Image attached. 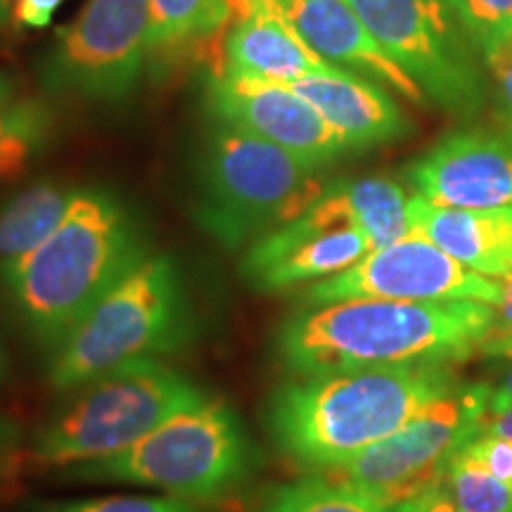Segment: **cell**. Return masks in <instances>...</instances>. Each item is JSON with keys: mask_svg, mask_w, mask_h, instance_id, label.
Masks as SVG:
<instances>
[{"mask_svg": "<svg viewBox=\"0 0 512 512\" xmlns=\"http://www.w3.org/2000/svg\"><path fill=\"white\" fill-rule=\"evenodd\" d=\"M494 325V306L401 299H344L302 306L275 332V356L287 373L325 375L339 370L418 366L482 356Z\"/></svg>", "mask_w": 512, "mask_h": 512, "instance_id": "6da1fadb", "label": "cell"}, {"mask_svg": "<svg viewBox=\"0 0 512 512\" xmlns=\"http://www.w3.org/2000/svg\"><path fill=\"white\" fill-rule=\"evenodd\" d=\"M150 254L143 221L119 195L79 188L60 228L24 259L0 268V283L29 335L55 351Z\"/></svg>", "mask_w": 512, "mask_h": 512, "instance_id": "7a4b0ae2", "label": "cell"}, {"mask_svg": "<svg viewBox=\"0 0 512 512\" xmlns=\"http://www.w3.org/2000/svg\"><path fill=\"white\" fill-rule=\"evenodd\" d=\"M458 382L448 363L306 375L275 389L266 430L294 463L330 470L401 430Z\"/></svg>", "mask_w": 512, "mask_h": 512, "instance_id": "3957f363", "label": "cell"}, {"mask_svg": "<svg viewBox=\"0 0 512 512\" xmlns=\"http://www.w3.org/2000/svg\"><path fill=\"white\" fill-rule=\"evenodd\" d=\"M195 330L181 266L152 252L50 351L48 382L55 392H72L124 363L178 354Z\"/></svg>", "mask_w": 512, "mask_h": 512, "instance_id": "277c9868", "label": "cell"}, {"mask_svg": "<svg viewBox=\"0 0 512 512\" xmlns=\"http://www.w3.org/2000/svg\"><path fill=\"white\" fill-rule=\"evenodd\" d=\"M325 188L316 166L214 119L197 162L192 216L211 240L238 252L304 214Z\"/></svg>", "mask_w": 512, "mask_h": 512, "instance_id": "5b68a950", "label": "cell"}, {"mask_svg": "<svg viewBox=\"0 0 512 512\" xmlns=\"http://www.w3.org/2000/svg\"><path fill=\"white\" fill-rule=\"evenodd\" d=\"M256 463L259 453L235 408L207 394L126 451L69 465L60 475L72 482L150 486L185 501L209 503L240 489Z\"/></svg>", "mask_w": 512, "mask_h": 512, "instance_id": "8992f818", "label": "cell"}, {"mask_svg": "<svg viewBox=\"0 0 512 512\" xmlns=\"http://www.w3.org/2000/svg\"><path fill=\"white\" fill-rule=\"evenodd\" d=\"M69 401L36 432L34 470H64L126 451L176 411L207 396L162 358H140L107 370L69 392Z\"/></svg>", "mask_w": 512, "mask_h": 512, "instance_id": "52a82bcc", "label": "cell"}, {"mask_svg": "<svg viewBox=\"0 0 512 512\" xmlns=\"http://www.w3.org/2000/svg\"><path fill=\"white\" fill-rule=\"evenodd\" d=\"M489 384L458 382L427 403L401 430L368 446L349 463L318 475L361 491L389 508L411 501L446 479L448 465L482 430L489 413Z\"/></svg>", "mask_w": 512, "mask_h": 512, "instance_id": "ba28073f", "label": "cell"}, {"mask_svg": "<svg viewBox=\"0 0 512 512\" xmlns=\"http://www.w3.org/2000/svg\"><path fill=\"white\" fill-rule=\"evenodd\" d=\"M150 0H88L43 62L48 95L119 105L138 88L147 62Z\"/></svg>", "mask_w": 512, "mask_h": 512, "instance_id": "9c48e42d", "label": "cell"}, {"mask_svg": "<svg viewBox=\"0 0 512 512\" xmlns=\"http://www.w3.org/2000/svg\"><path fill=\"white\" fill-rule=\"evenodd\" d=\"M384 53L446 110L479 105L482 88L448 0H347Z\"/></svg>", "mask_w": 512, "mask_h": 512, "instance_id": "30bf717a", "label": "cell"}, {"mask_svg": "<svg viewBox=\"0 0 512 512\" xmlns=\"http://www.w3.org/2000/svg\"><path fill=\"white\" fill-rule=\"evenodd\" d=\"M401 299V302H458L472 299L498 306L501 280L472 271L418 233L377 247L347 271L318 280L302 292V306L344 299Z\"/></svg>", "mask_w": 512, "mask_h": 512, "instance_id": "8fae6325", "label": "cell"}, {"mask_svg": "<svg viewBox=\"0 0 512 512\" xmlns=\"http://www.w3.org/2000/svg\"><path fill=\"white\" fill-rule=\"evenodd\" d=\"M204 81L211 119L226 121L249 136L283 147L316 169L349 150L323 114L287 83L228 74H207Z\"/></svg>", "mask_w": 512, "mask_h": 512, "instance_id": "7c38bea8", "label": "cell"}, {"mask_svg": "<svg viewBox=\"0 0 512 512\" xmlns=\"http://www.w3.org/2000/svg\"><path fill=\"white\" fill-rule=\"evenodd\" d=\"M420 197L437 207L512 209V140L456 133L408 169Z\"/></svg>", "mask_w": 512, "mask_h": 512, "instance_id": "4fadbf2b", "label": "cell"}, {"mask_svg": "<svg viewBox=\"0 0 512 512\" xmlns=\"http://www.w3.org/2000/svg\"><path fill=\"white\" fill-rule=\"evenodd\" d=\"M373 245L358 228H309L297 219L247 247L240 275L254 290H292L325 280L361 261Z\"/></svg>", "mask_w": 512, "mask_h": 512, "instance_id": "5bb4252c", "label": "cell"}, {"mask_svg": "<svg viewBox=\"0 0 512 512\" xmlns=\"http://www.w3.org/2000/svg\"><path fill=\"white\" fill-rule=\"evenodd\" d=\"M252 8L283 17L323 60L373 76L403 98L425 105L422 88L384 53L347 0H252Z\"/></svg>", "mask_w": 512, "mask_h": 512, "instance_id": "9a60e30c", "label": "cell"}, {"mask_svg": "<svg viewBox=\"0 0 512 512\" xmlns=\"http://www.w3.org/2000/svg\"><path fill=\"white\" fill-rule=\"evenodd\" d=\"M252 12V0H150L147 57L159 72L197 62L221 74L228 31Z\"/></svg>", "mask_w": 512, "mask_h": 512, "instance_id": "2e32d148", "label": "cell"}, {"mask_svg": "<svg viewBox=\"0 0 512 512\" xmlns=\"http://www.w3.org/2000/svg\"><path fill=\"white\" fill-rule=\"evenodd\" d=\"M290 86L323 114L349 150L392 143L411 131L406 114L380 86L344 69L309 74Z\"/></svg>", "mask_w": 512, "mask_h": 512, "instance_id": "e0dca14e", "label": "cell"}, {"mask_svg": "<svg viewBox=\"0 0 512 512\" xmlns=\"http://www.w3.org/2000/svg\"><path fill=\"white\" fill-rule=\"evenodd\" d=\"M411 233H418L486 278L512 273V209L437 207L415 195L408 204Z\"/></svg>", "mask_w": 512, "mask_h": 512, "instance_id": "ac0fdd59", "label": "cell"}, {"mask_svg": "<svg viewBox=\"0 0 512 512\" xmlns=\"http://www.w3.org/2000/svg\"><path fill=\"white\" fill-rule=\"evenodd\" d=\"M332 69L313 53L283 17L266 8H252L223 41L221 74L271 83H290Z\"/></svg>", "mask_w": 512, "mask_h": 512, "instance_id": "d6986e66", "label": "cell"}, {"mask_svg": "<svg viewBox=\"0 0 512 512\" xmlns=\"http://www.w3.org/2000/svg\"><path fill=\"white\" fill-rule=\"evenodd\" d=\"M76 195L74 185L41 178L0 202V268L41 247L60 228Z\"/></svg>", "mask_w": 512, "mask_h": 512, "instance_id": "ffe728a7", "label": "cell"}, {"mask_svg": "<svg viewBox=\"0 0 512 512\" xmlns=\"http://www.w3.org/2000/svg\"><path fill=\"white\" fill-rule=\"evenodd\" d=\"M53 124L48 100L24 93L15 76L0 69V181L27 171L46 150Z\"/></svg>", "mask_w": 512, "mask_h": 512, "instance_id": "44dd1931", "label": "cell"}, {"mask_svg": "<svg viewBox=\"0 0 512 512\" xmlns=\"http://www.w3.org/2000/svg\"><path fill=\"white\" fill-rule=\"evenodd\" d=\"M259 512H394V508L323 475L275 486Z\"/></svg>", "mask_w": 512, "mask_h": 512, "instance_id": "7402d4cb", "label": "cell"}, {"mask_svg": "<svg viewBox=\"0 0 512 512\" xmlns=\"http://www.w3.org/2000/svg\"><path fill=\"white\" fill-rule=\"evenodd\" d=\"M446 484L458 512H512L510 486L491 475L465 448L448 465Z\"/></svg>", "mask_w": 512, "mask_h": 512, "instance_id": "603a6c76", "label": "cell"}, {"mask_svg": "<svg viewBox=\"0 0 512 512\" xmlns=\"http://www.w3.org/2000/svg\"><path fill=\"white\" fill-rule=\"evenodd\" d=\"M31 512H202L200 503L176 496H107L86 501L38 503Z\"/></svg>", "mask_w": 512, "mask_h": 512, "instance_id": "cb8c5ba5", "label": "cell"}, {"mask_svg": "<svg viewBox=\"0 0 512 512\" xmlns=\"http://www.w3.org/2000/svg\"><path fill=\"white\" fill-rule=\"evenodd\" d=\"M479 46L512 31V0H448Z\"/></svg>", "mask_w": 512, "mask_h": 512, "instance_id": "d4e9b609", "label": "cell"}, {"mask_svg": "<svg viewBox=\"0 0 512 512\" xmlns=\"http://www.w3.org/2000/svg\"><path fill=\"white\" fill-rule=\"evenodd\" d=\"M484 60L494 76L496 100L501 107V117L512 133V31L486 43Z\"/></svg>", "mask_w": 512, "mask_h": 512, "instance_id": "484cf974", "label": "cell"}, {"mask_svg": "<svg viewBox=\"0 0 512 512\" xmlns=\"http://www.w3.org/2000/svg\"><path fill=\"white\" fill-rule=\"evenodd\" d=\"M465 451L512 489V441L479 430L477 437L465 446Z\"/></svg>", "mask_w": 512, "mask_h": 512, "instance_id": "4316f807", "label": "cell"}, {"mask_svg": "<svg viewBox=\"0 0 512 512\" xmlns=\"http://www.w3.org/2000/svg\"><path fill=\"white\" fill-rule=\"evenodd\" d=\"M34 472L29 448L5 446L0 448V505L17 501L24 494V482Z\"/></svg>", "mask_w": 512, "mask_h": 512, "instance_id": "83f0119b", "label": "cell"}, {"mask_svg": "<svg viewBox=\"0 0 512 512\" xmlns=\"http://www.w3.org/2000/svg\"><path fill=\"white\" fill-rule=\"evenodd\" d=\"M503 299L494 306V325L486 339L482 356H512V273L501 280Z\"/></svg>", "mask_w": 512, "mask_h": 512, "instance_id": "f1b7e54d", "label": "cell"}, {"mask_svg": "<svg viewBox=\"0 0 512 512\" xmlns=\"http://www.w3.org/2000/svg\"><path fill=\"white\" fill-rule=\"evenodd\" d=\"M64 0H12V27L46 29Z\"/></svg>", "mask_w": 512, "mask_h": 512, "instance_id": "f546056e", "label": "cell"}, {"mask_svg": "<svg viewBox=\"0 0 512 512\" xmlns=\"http://www.w3.org/2000/svg\"><path fill=\"white\" fill-rule=\"evenodd\" d=\"M394 512H458V508L444 479V482L422 491V494L411 498V501L396 505Z\"/></svg>", "mask_w": 512, "mask_h": 512, "instance_id": "4dcf8cb0", "label": "cell"}, {"mask_svg": "<svg viewBox=\"0 0 512 512\" xmlns=\"http://www.w3.org/2000/svg\"><path fill=\"white\" fill-rule=\"evenodd\" d=\"M482 430L496 437L512 441V406H505L501 411H489L484 415Z\"/></svg>", "mask_w": 512, "mask_h": 512, "instance_id": "1f68e13d", "label": "cell"}, {"mask_svg": "<svg viewBox=\"0 0 512 512\" xmlns=\"http://www.w3.org/2000/svg\"><path fill=\"white\" fill-rule=\"evenodd\" d=\"M505 406H512V363L508 366V370H505L503 380L498 382V387L491 392L489 411H501Z\"/></svg>", "mask_w": 512, "mask_h": 512, "instance_id": "d6a6232c", "label": "cell"}, {"mask_svg": "<svg viewBox=\"0 0 512 512\" xmlns=\"http://www.w3.org/2000/svg\"><path fill=\"white\" fill-rule=\"evenodd\" d=\"M19 444V430L10 420L0 418V448L17 446Z\"/></svg>", "mask_w": 512, "mask_h": 512, "instance_id": "836d02e7", "label": "cell"}, {"mask_svg": "<svg viewBox=\"0 0 512 512\" xmlns=\"http://www.w3.org/2000/svg\"><path fill=\"white\" fill-rule=\"evenodd\" d=\"M12 29V0H0V41H5Z\"/></svg>", "mask_w": 512, "mask_h": 512, "instance_id": "e575fe53", "label": "cell"}, {"mask_svg": "<svg viewBox=\"0 0 512 512\" xmlns=\"http://www.w3.org/2000/svg\"><path fill=\"white\" fill-rule=\"evenodd\" d=\"M5 377H8V354H5L3 339H0V384H3Z\"/></svg>", "mask_w": 512, "mask_h": 512, "instance_id": "d590c367", "label": "cell"}]
</instances>
